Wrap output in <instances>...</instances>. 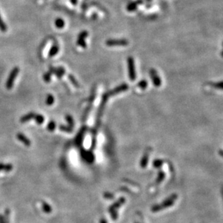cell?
<instances>
[{
    "mask_svg": "<svg viewBox=\"0 0 223 223\" xmlns=\"http://www.w3.org/2000/svg\"><path fill=\"white\" fill-rule=\"evenodd\" d=\"M55 25L58 28H63L64 25H65V22H64L62 19H58V20H56Z\"/></svg>",
    "mask_w": 223,
    "mask_h": 223,
    "instance_id": "obj_24",
    "label": "cell"
},
{
    "mask_svg": "<svg viewBox=\"0 0 223 223\" xmlns=\"http://www.w3.org/2000/svg\"><path fill=\"white\" fill-rule=\"evenodd\" d=\"M222 46H223V43H222Z\"/></svg>",
    "mask_w": 223,
    "mask_h": 223,
    "instance_id": "obj_31",
    "label": "cell"
},
{
    "mask_svg": "<svg viewBox=\"0 0 223 223\" xmlns=\"http://www.w3.org/2000/svg\"><path fill=\"white\" fill-rule=\"evenodd\" d=\"M59 49V47L57 46V45H54V46L51 47L50 51H49V57H54V56H55L57 53H58Z\"/></svg>",
    "mask_w": 223,
    "mask_h": 223,
    "instance_id": "obj_14",
    "label": "cell"
},
{
    "mask_svg": "<svg viewBox=\"0 0 223 223\" xmlns=\"http://www.w3.org/2000/svg\"><path fill=\"white\" fill-rule=\"evenodd\" d=\"M68 78H69V80L70 81V82L72 83V84L75 87H76V88H79V87H80V85H79L78 81L76 80V78H75V77H74L73 76H72V75H71V74L68 75Z\"/></svg>",
    "mask_w": 223,
    "mask_h": 223,
    "instance_id": "obj_15",
    "label": "cell"
},
{
    "mask_svg": "<svg viewBox=\"0 0 223 223\" xmlns=\"http://www.w3.org/2000/svg\"><path fill=\"white\" fill-rule=\"evenodd\" d=\"M136 8V3H131L130 5H129V7H128V9L129 10H133Z\"/></svg>",
    "mask_w": 223,
    "mask_h": 223,
    "instance_id": "obj_27",
    "label": "cell"
},
{
    "mask_svg": "<svg viewBox=\"0 0 223 223\" xmlns=\"http://www.w3.org/2000/svg\"><path fill=\"white\" fill-rule=\"evenodd\" d=\"M88 35H89V33H88L86 31H83L79 34L78 41H77V44H78L79 46L82 47V48H85V47H86V44H85L84 38H86Z\"/></svg>",
    "mask_w": 223,
    "mask_h": 223,
    "instance_id": "obj_9",
    "label": "cell"
},
{
    "mask_svg": "<svg viewBox=\"0 0 223 223\" xmlns=\"http://www.w3.org/2000/svg\"><path fill=\"white\" fill-rule=\"evenodd\" d=\"M65 119L68 122V125H69L70 127H71L72 128H73V127H74V120H73V119H72L71 115H66Z\"/></svg>",
    "mask_w": 223,
    "mask_h": 223,
    "instance_id": "obj_21",
    "label": "cell"
},
{
    "mask_svg": "<svg viewBox=\"0 0 223 223\" xmlns=\"http://www.w3.org/2000/svg\"><path fill=\"white\" fill-rule=\"evenodd\" d=\"M49 72H51V74L54 73L56 75L57 78H62L63 75L65 73V69L63 67H59V68H54V67H49Z\"/></svg>",
    "mask_w": 223,
    "mask_h": 223,
    "instance_id": "obj_6",
    "label": "cell"
},
{
    "mask_svg": "<svg viewBox=\"0 0 223 223\" xmlns=\"http://www.w3.org/2000/svg\"><path fill=\"white\" fill-rule=\"evenodd\" d=\"M162 164H163V160H160V159H156V160H155L153 162L154 167H156V168H159V167H160Z\"/></svg>",
    "mask_w": 223,
    "mask_h": 223,
    "instance_id": "obj_22",
    "label": "cell"
},
{
    "mask_svg": "<svg viewBox=\"0 0 223 223\" xmlns=\"http://www.w3.org/2000/svg\"><path fill=\"white\" fill-rule=\"evenodd\" d=\"M12 165L10 164L5 165V167H4V170L7 171V172H9V171L12 170Z\"/></svg>",
    "mask_w": 223,
    "mask_h": 223,
    "instance_id": "obj_26",
    "label": "cell"
},
{
    "mask_svg": "<svg viewBox=\"0 0 223 223\" xmlns=\"http://www.w3.org/2000/svg\"><path fill=\"white\" fill-rule=\"evenodd\" d=\"M19 71H20V69H19L18 67L14 68L12 70V71L9 76V78H8L7 82H6V87H7V89L10 90L13 87L15 80L17 76L18 75Z\"/></svg>",
    "mask_w": 223,
    "mask_h": 223,
    "instance_id": "obj_3",
    "label": "cell"
},
{
    "mask_svg": "<svg viewBox=\"0 0 223 223\" xmlns=\"http://www.w3.org/2000/svg\"><path fill=\"white\" fill-rule=\"evenodd\" d=\"M34 119H35L36 122L37 123V124H38V125H42L44 121V116L39 114H36L35 117H34Z\"/></svg>",
    "mask_w": 223,
    "mask_h": 223,
    "instance_id": "obj_17",
    "label": "cell"
},
{
    "mask_svg": "<svg viewBox=\"0 0 223 223\" xmlns=\"http://www.w3.org/2000/svg\"><path fill=\"white\" fill-rule=\"evenodd\" d=\"M128 68V74L129 78L131 81H135L136 78V67H135V61L132 57H128L127 59Z\"/></svg>",
    "mask_w": 223,
    "mask_h": 223,
    "instance_id": "obj_2",
    "label": "cell"
},
{
    "mask_svg": "<svg viewBox=\"0 0 223 223\" xmlns=\"http://www.w3.org/2000/svg\"><path fill=\"white\" fill-rule=\"evenodd\" d=\"M209 84L213 87L214 89L217 90H222L223 91V81H218V82H211Z\"/></svg>",
    "mask_w": 223,
    "mask_h": 223,
    "instance_id": "obj_13",
    "label": "cell"
},
{
    "mask_svg": "<svg viewBox=\"0 0 223 223\" xmlns=\"http://www.w3.org/2000/svg\"><path fill=\"white\" fill-rule=\"evenodd\" d=\"M220 55H221V56H222V57H223V51H222V52H221V54H220Z\"/></svg>",
    "mask_w": 223,
    "mask_h": 223,
    "instance_id": "obj_30",
    "label": "cell"
},
{
    "mask_svg": "<svg viewBox=\"0 0 223 223\" xmlns=\"http://www.w3.org/2000/svg\"><path fill=\"white\" fill-rule=\"evenodd\" d=\"M150 150L151 149H148L146 151H145L144 154H143L142 158H141L140 165L142 168H145L147 166L148 162H149V154H150Z\"/></svg>",
    "mask_w": 223,
    "mask_h": 223,
    "instance_id": "obj_10",
    "label": "cell"
},
{
    "mask_svg": "<svg viewBox=\"0 0 223 223\" xmlns=\"http://www.w3.org/2000/svg\"><path fill=\"white\" fill-rule=\"evenodd\" d=\"M51 73L50 72H47L43 76V78H44V81L46 83H49L51 81Z\"/></svg>",
    "mask_w": 223,
    "mask_h": 223,
    "instance_id": "obj_25",
    "label": "cell"
},
{
    "mask_svg": "<svg viewBox=\"0 0 223 223\" xmlns=\"http://www.w3.org/2000/svg\"><path fill=\"white\" fill-rule=\"evenodd\" d=\"M219 154H220V155L223 158V150L222 149L219 150Z\"/></svg>",
    "mask_w": 223,
    "mask_h": 223,
    "instance_id": "obj_28",
    "label": "cell"
},
{
    "mask_svg": "<svg viewBox=\"0 0 223 223\" xmlns=\"http://www.w3.org/2000/svg\"><path fill=\"white\" fill-rule=\"evenodd\" d=\"M137 86H138L139 89H141L142 90H145L148 86V81L146 80H141V81H139V82L138 83Z\"/></svg>",
    "mask_w": 223,
    "mask_h": 223,
    "instance_id": "obj_16",
    "label": "cell"
},
{
    "mask_svg": "<svg viewBox=\"0 0 223 223\" xmlns=\"http://www.w3.org/2000/svg\"><path fill=\"white\" fill-rule=\"evenodd\" d=\"M55 102V97L51 94H48L46 98V104L48 106H51Z\"/></svg>",
    "mask_w": 223,
    "mask_h": 223,
    "instance_id": "obj_18",
    "label": "cell"
},
{
    "mask_svg": "<svg viewBox=\"0 0 223 223\" xmlns=\"http://www.w3.org/2000/svg\"><path fill=\"white\" fill-rule=\"evenodd\" d=\"M106 44L109 46H127L128 42L125 39H109L107 41Z\"/></svg>",
    "mask_w": 223,
    "mask_h": 223,
    "instance_id": "obj_5",
    "label": "cell"
},
{
    "mask_svg": "<svg viewBox=\"0 0 223 223\" xmlns=\"http://www.w3.org/2000/svg\"><path fill=\"white\" fill-rule=\"evenodd\" d=\"M164 177H165L164 173L162 172V171H160V172L159 173V174H158V177H157V179H156V183H161V182H162L163 180H164Z\"/></svg>",
    "mask_w": 223,
    "mask_h": 223,
    "instance_id": "obj_23",
    "label": "cell"
},
{
    "mask_svg": "<svg viewBox=\"0 0 223 223\" xmlns=\"http://www.w3.org/2000/svg\"><path fill=\"white\" fill-rule=\"evenodd\" d=\"M35 115L36 114L34 112L28 113V114H26L25 115H24V116H23L22 117H21L20 122H21V123H25V122H28V121L31 120L34 118V117H35Z\"/></svg>",
    "mask_w": 223,
    "mask_h": 223,
    "instance_id": "obj_12",
    "label": "cell"
},
{
    "mask_svg": "<svg viewBox=\"0 0 223 223\" xmlns=\"http://www.w3.org/2000/svg\"><path fill=\"white\" fill-rule=\"evenodd\" d=\"M128 88H129V86H128L127 83H123V84L120 85L119 86L116 87L115 89L112 90V91H109L108 92H107L106 94H104V96H103V101H104V102H106L107 98H108L109 96H112L114 95H116V94L119 93H121V92L127 91Z\"/></svg>",
    "mask_w": 223,
    "mask_h": 223,
    "instance_id": "obj_1",
    "label": "cell"
},
{
    "mask_svg": "<svg viewBox=\"0 0 223 223\" xmlns=\"http://www.w3.org/2000/svg\"><path fill=\"white\" fill-rule=\"evenodd\" d=\"M16 136H17V138H18V140L20 141V142H22L23 144L26 146H31V141H30L29 139L25 136V135L21 133H18L17 134Z\"/></svg>",
    "mask_w": 223,
    "mask_h": 223,
    "instance_id": "obj_11",
    "label": "cell"
},
{
    "mask_svg": "<svg viewBox=\"0 0 223 223\" xmlns=\"http://www.w3.org/2000/svg\"><path fill=\"white\" fill-rule=\"evenodd\" d=\"M55 128H56V123L53 120L49 122L48 125H47V130L50 132H53L54 130H55Z\"/></svg>",
    "mask_w": 223,
    "mask_h": 223,
    "instance_id": "obj_19",
    "label": "cell"
},
{
    "mask_svg": "<svg viewBox=\"0 0 223 223\" xmlns=\"http://www.w3.org/2000/svg\"><path fill=\"white\" fill-rule=\"evenodd\" d=\"M59 130H62V131L64 132H67V133H71L72 132V128L71 127H70L69 125H59Z\"/></svg>",
    "mask_w": 223,
    "mask_h": 223,
    "instance_id": "obj_20",
    "label": "cell"
},
{
    "mask_svg": "<svg viewBox=\"0 0 223 223\" xmlns=\"http://www.w3.org/2000/svg\"><path fill=\"white\" fill-rule=\"evenodd\" d=\"M4 167H5V165L3 164V163H0V170H4Z\"/></svg>",
    "mask_w": 223,
    "mask_h": 223,
    "instance_id": "obj_29",
    "label": "cell"
},
{
    "mask_svg": "<svg viewBox=\"0 0 223 223\" xmlns=\"http://www.w3.org/2000/svg\"><path fill=\"white\" fill-rule=\"evenodd\" d=\"M149 75L154 86L160 87L162 85V80L160 78L157 71L155 69H154V68H151V69L149 70Z\"/></svg>",
    "mask_w": 223,
    "mask_h": 223,
    "instance_id": "obj_4",
    "label": "cell"
},
{
    "mask_svg": "<svg viewBox=\"0 0 223 223\" xmlns=\"http://www.w3.org/2000/svg\"><path fill=\"white\" fill-rule=\"evenodd\" d=\"M81 156L85 162L89 163H92L94 162V154L90 151H86V150H83L81 151Z\"/></svg>",
    "mask_w": 223,
    "mask_h": 223,
    "instance_id": "obj_7",
    "label": "cell"
},
{
    "mask_svg": "<svg viewBox=\"0 0 223 223\" xmlns=\"http://www.w3.org/2000/svg\"><path fill=\"white\" fill-rule=\"evenodd\" d=\"M86 130H87V128L85 127V126L81 128L80 131L78 132V135L76 136V139H75V143H76V144L78 146H80L82 144L83 136H84V134H85V131H86Z\"/></svg>",
    "mask_w": 223,
    "mask_h": 223,
    "instance_id": "obj_8",
    "label": "cell"
}]
</instances>
